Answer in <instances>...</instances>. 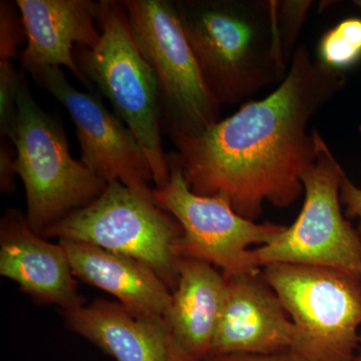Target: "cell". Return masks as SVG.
I'll return each instance as SVG.
<instances>
[{
	"label": "cell",
	"instance_id": "1",
	"mask_svg": "<svg viewBox=\"0 0 361 361\" xmlns=\"http://www.w3.org/2000/svg\"><path fill=\"white\" fill-rule=\"evenodd\" d=\"M344 85L343 73L296 47L274 92L244 103L203 134L172 141L188 185L201 196L222 197L255 222L265 203L292 205L303 192L301 176L317 158L310 120Z\"/></svg>",
	"mask_w": 361,
	"mask_h": 361
},
{
	"label": "cell",
	"instance_id": "2",
	"mask_svg": "<svg viewBox=\"0 0 361 361\" xmlns=\"http://www.w3.org/2000/svg\"><path fill=\"white\" fill-rule=\"evenodd\" d=\"M180 25L219 106L248 101L282 82L285 58L277 0H178Z\"/></svg>",
	"mask_w": 361,
	"mask_h": 361
},
{
	"label": "cell",
	"instance_id": "3",
	"mask_svg": "<svg viewBox=\"0 0 361 361\" xmlns=\"http://www.w3.org/2000/svg\"><path fill=\"white\" fill-rule=\"evenodd\" d=\"M101 37L92 49L77 47L78 68L104 94L118 118L137 137L153 173L156 189L170 180L161 145L160 94L155 75L135 44L122 2L99 1Z\"/></svg>",
	"mask_w": 361,
	"mask_h": 361
},
{
	"label": "cell",
	"instance_id": "4",
	"mask_svg": "<svg viewBox=\"0 0 361 361\" xmlns=\"http://www.w3.org/2000/svg\"><path fill=\"white\" fill-rule=\"evenodd\" d=\"M16 106L14 167L25 186L27 224L42 236L96 200L108 184L71 156L65 130L35 101L23 71Z\"/></svg>",
	"mask_w": 361,
	"mask_h": 361
},
{
	"label": "cell",
	"instance_id": "5",
	"mask_svg": "<svg viewBox=\"0 0 361 361\" xmlns=\"http://www.w3.org/2000/svg\"><path fill=\"white\" fill-rule=\"evenodd\" d=\"M182 234L179 223L156 203L153 193L114 182L90 205L59 221L42 236L82 242L134 258L155 271L173 292Z\"/></svg>",
	"mask_w": 361,
	"mask_h": 361
},
{
	"label": "cell",
	"instance_id": "6",
	"mask_svg": "<svg viewBox=\"0 0 361 361\" xmlns=\"http://www.w3.org/2000/svg\"><path fill=\"white\" fill-rule=\"evenodd\" d=\"M130 30L158 84L161 129L172 141L203 134L220 121L183 30L175 1L122 0Z\"/></svg>",
	"mask_w": 361,
	"mask_h": 361
},
{
	"label": "cell",
	"instance_id": "7",
	"mask_svg": "<svg viewBox=\"0 0 361 361\" xmlns=\"http://www.w3.org/2000/svg\"><path fill=\"white\" fill-rule=\"evenodd\" d=\"M263 268L293 323L290 349L307 361H353L360 348L361 280L313 266Z\"/></svg>",
	"mask_w": 361,
	"mask_h": 361
},
{
	"label": "cell",
	"instance_id": "8",
	"mask_svg": "<svg viewBox=\"0 0 361 361\" xmlns=\"http://www.w3.org/2000/svg\"><path fill=\"white\" fill-rule=\"evenodd\" d=\"M317 158L301 176L304 203L290 227L266 245L252 249L259 267L293 264L330 268L361 280V237L344 218L341 187L345 175L314 130Z\"/></svg>",
	"mask_w": 361,
	"mask_h": 361
},
{
	"label": "cell",
	"instance_id": "9",
	"mask_svg": "<svg viewBox=\"0 0 361 361\" xmlns=\"http://www.w3.org/2000/svg\"><path fill=\"white\" fill-rule=\"evenodd\" d=\"M170 180L154 189L156 203L182 228L180 258L215 266L225 275L259 274L251 246L266 245L284 231L285 226L260 224L239 215L222 197L194 193L183 176L175 154L168 155Z\"/></svg>",
	"mask_w": 361,
	"mask_h": 361
},
{
	"label": "cell",
	"instance_id": "10",
	"mask_svg": "<svg viewBox=\"0 0 361 361\" xmlns=\"http://www.w3.org/2000/svg\"><path fill=\"white\" fill-rule=\"evenodd\" d=\"M28 71L71 114L80 142V161L92 174L106 184L120 182L135 191L153 193V173L141 144L97 94L73 87L61 68L44 66Z\"/></svg>",
	"mask_w": 361,
	"mask_h": 361
},
{
	"label": "cell",
	"instance_id": "11",
	"mask_svg": "<svg viewBox=\"0 0 361 361\" xmlns=\"http://www.w3.org/2000/svg\"><path fill=\"white\" fill-rule=\"evenodd\" d=\"M0 275L42 305L66 311L87 303L65 248L33 231L16 209H8L0 222Z\"/></svg>",
	"mask_w": 361,
	"mask_h": 361
},
{
	"label": "cell",
	"instance_id": "12",
	"mask_svg": "<svg viewBox=\"0 0 361 361\" xmlns=\"http://www.w3.org/2000/svg\"><path fill=\"white\" fill-rule=\"evenodd\" d=\"M225 277L224 305L209 357L270 355L290 349L293 323L264 278L259 274Z\"/></svg>",
	"mask_w": 361,
	"mask_h": 361
},
{
	"label": "cell",
	"instance_id": "13",
	"mask_svg": "<svg viewBox=\"0 0 361 361\" xmlns=\"http://www.w3.org/2000/svg\"><path fill=\"white\" fill-rule=\"evenodd\" d=\"M26 47L20 59L26 71L51 66L68 68L90 87L75 59L77 47L92 49L101 37L99 1L90 0H18Z\"/></svg>",
	"mask_w": 361,
	"mask_h": 361
},
{
	"label": "cell",
	"instance_id": "14",
	"mask_svg": "<svg viewBox=\"0 0 361 361\" xmlns=\"http://www.w3.org/2000/svg\"><path fill=\"white\" fill-rule=\"evenodd\" d=\"M226 277L215 266L180 258L166 326L174 361H205L224 305Z\"/></svg>",
	"mask_w": 361,
	"mask_h": 361
},
{
	"label": "cell",
	"instance_id": "15",
	"mask_svg": "<svg viewBox=\"0 0 361 361\" xmlns=\"http://www.w3.org/2000/svg\"><path fill=\"white\" fill-rule=\"evenodd\" d=\"M59 243L80 281L108 292L137 317L165 319L172 291L149 266L90 244L66 240Z\"/></svg>",
	"mask_w": 361,
	"mask_h": 361
},
{
	"label": "cell",
	"instance_id": "16",
	"mask_svg": "<svg viewBox=\"0 0 361 361\" xmlns=\"http://www.w3.org/2000/svg\"><path fill=\"white\" fill-rule=\"evenodd\" d=\"M66 326L115 361H174L165 320L137 317L118 301L97 298L63 311Z\"/></svg>",
	"mask_w": 361,
	"mask_h": 361
},
{
	"label": "cell",
	"instance_id": "17",
	"mask_svg": "<svg viewBox=\"0 0 361 361\" xmlns=\"http://www.w3.org/2000/svg\"><path fill=\"white\" fill-rule=\"evenodd\" d=\"M317 51L320 63L341 73L360 63L361 18H348L327 30L319 40Z\"/></svg>",
	"mask_w": 361,
	"mask_h": 361
},
{
	"label": "cell",
	"instance_id": "18",
	"mask_svg": "<svg viewBox=\"0 0 361 361\" xmlns=\"http://www.w3.org/2000/svg\"><path fill=\"white\" fill-rule=\"evenodd\" d=\"M312 1H278V20H279L280 37L287 63L290 65L292 56L296 51L295 42L302 28L308 9Z\"/></svg>",
	"mask_w": 361,
	"mask_h": 361
},
{
	"label": "cell",
	"instance_id": "19",
	"mask_svg": "<svg viewBox=\"0 0 361 361\" xmlns=\"http://www.w3.org/2000/svg\"><path fill=\"white\" fill-rule=\"evenodd\" d=\"M26 39L25 27L16 2L0 4V61H13Z\"/></svg>",
	"mask_w": 361,
	"mask_h": 361
},
{
	"label": "cell",
	"instance_id": "20",
	"mask_svg": "<svg viewBox=\"0 0 361 361\" xmlns=\"http://www.w3.org/2000/svg\"><path fill=\"white\" fill-rule=\"evenodd\" d=\"M16 154L6 141H1L0 147V192L11 194L16 191V171L14 167Z\"/></svg>",
	"mask_w": 361,
	"mask_h": 361
},
{
	"label": "cell",
	"instance_id": "21",
	"mask_svg": "<svg viewBox=\"0 0 361 361\" xmlns=\"http://www.w3.org/2000/svg\"><path fill=\"white\" fill-rule=\"evenodd\" d=\"M341 200L345 206L346 217L360 220L357 231L361 237V189L355 186L346 174L341 182Z\"/></svg>",
	"mask_w": 361,
	"mask_h": 361
},
{
	"label": "cell",
	"instance_id": "22",
	"mask_svg": "<svg viewBox=\"0 0 361 361\" xmlns=\"http://www.w3.org/2000/svg\"><path fill=\"white\" fill-rule=\"evenodd\" d=\"M205 361H307L292 349L270 355H229L210 356Z\"/></svg>",
	"mask_w": 361,
	"mask_h": 361
},
{
	"label": "cell",
	"instance_id": "23",
	"mask_svg": "<svg viewBox=\"0 0 361 361\" xmlns=\"http://www.w3.org/2000/svg\"><path fill=\"white\" fill-rule=\"evenodd\" d=\"M353 361H361V331L360 336V348H358L357 353H356Z\"/></svg>",
	"mask_w": 361,
	"mask_h": 361
},
{
	"label": "cell",
	"instance_id": "24",
	"mask_svg": "<svg viewBox=\"0 0 361 361\" xmlns=\"http://www.w3.org/2000/svg\"><path fill=\"white\" fill-rule=\"evenodd\" d=\"M356 6L361 7V0L360 1H355Z\"/></svg>",
	"mask_w": 361,
	"mask_h": 361
},
{
	"label": "cell",
	"instance_id": "25",
	"mask_svg": "<svg viewBox=\"0 0 361 361\" xmlns=\"http://www.w3.org/2000/svg\"><path fill=\"white\" fill-rule=\"evenodd\" d=\"M360 133H361V126H360Z\"/></svg>",
	"mask_w": 361,
	"mask_h": 361
}]
</instances>
